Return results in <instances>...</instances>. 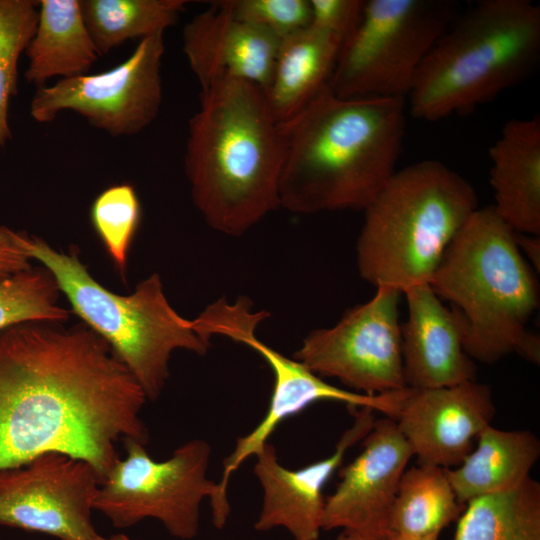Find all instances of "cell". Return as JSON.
<instances>
[{
    "label": "cell",
    "instance_id": "6da1fadb",
    "mask_svg": "<svg viewBox=\"0 0 540 540\" xmlns=\"http://www.w3.org/2000/svg\"><path fill=\"white\" fill-rule=\"evenodd\" d=\"M147 397L109 344L84 323L24 322L0 331V471L46 452L94 467L101 483L117 444L149 440Z\"/></svg>",
    "mask_w": 540,
    "mask_h": 540
},
{
    "label": "cell",
    "instance_id": "7a4b0ae2",
    "mask_svg": "<svg viewBox=\"0 0 540 540\" xmlns=\"http://www.w3.org/2000/svg\"><path fill=\"white\" fill-rule=\"evenodd\" d=\"M405 106L404 98H341L327 85L278 123L280 206L297 214L364 210L396 171Z\"/></svg>",
    "mask_w": 540,
    "mask_h": 540
},
{
    "label": "cell",
    "instance_id": "3957f363",
    "mask_svg": "<svg viewBox=\"0 0 540 540\" xmlns=\"http://www.w3.org/2000/svg\"><path fill=\"white\" fill-rule=\"evenodd\" d=\"M283 148L263 91L238 79L202 89L189 121L185 172L206 223L230 236L280 208Z\"/></svg>",
    "mask_w": 540,
    "mask_h": 540
},
{
    "label": "cell",
    "instance_id": "277c9868",
    "mask_svg": "<svg viewBox=\"0 0 540 540\" xmlns=\"http://www.w3.org/2000/svg\"><path fill=\"white\" fill-rule=\"evenodd\" d=\"M429 285L451 304L462 345L475 362L516 353L539 364L540 340L526 325L539 306V285L516 232L493 205L478 208L444 251Z\"/></svg>",
    "mask_w": 540,
    "mask_h": 540
},
{
    "label": "cell",
    "instance_id": "5b68a950",
    "mask_svg": "<svg viewBox=\"0 0 540 540\" xmlns=\"http://www.w3.org/2000/svg\"><path fill=\"white\" fill-rule=\"evenodd\" d=\"M540 58V8L481 0L459 14L419 67L406 97L413 117L471 111L530 75Z\"/></svg>",
    "mask_w": 540,
    "mask_h": 540
},
{
    "label": "cell",
    "instance_id": "8992f818",
    "mask_svg": "<svg viewBox=\"0 0 540 540\" xmlns=\"http://www.w3.org/2000/svg\"><path fill=\"white\" fill-rule=\"evenodd\" d=\"M476 209L472 185L441 161L396 170L364 209L356 245L361 278L401 292L429 283L447 246Z\"/></svg>",
    "mask_w": 540,
    "mask_h": 540
},
{
    "label": "cell",
    "instance_id": "52a82bcc",
    "mask_svg": "<svg viewBox=\"0 0 540 540\" xmlns=\"http://www.w3.org/2000/svg\"><path fill=\"white\" fill-rule=\"evenodd\" d=\"M13 239L30 260L39 261L54 277L71 310L111 347L143 389L155 401L169 377L174 350L204 355L210 342L194 330L168 302L157 273L119 295L97 282L78 252H58L43 239L14 231Z\"/></svg>",
    "mask_w": 540,
    "mask_h": 540
},
{
    "label": "cell",
    "instance_id": "ba28073f",
    "mask_svg": "<svg viewBox=\"0 0 540 540\" xmlns=\"http://www.w3.org/2000/svg\"><path fill=\"white\" fill-rule=\"evenodd\" d=\"M126 456L119 458L100 484L94 510L116 528H128L146 518L160 521L178 539L197 536L200 506L209 498L212 522L222 529L231 512L218 483L207 477L211 447L193 439L179 446L170 458L154 460L145 445L124 443Z\"/></svg>",
    "mask_w": 540,
    "mask_h": 540
},
{
    "label": "cell",
    "instance_id": "9c48e42d",
    "mask_svg": "<svg viewBox=\"0 0 540 540\" xmlns=\"http://www.w3.org/2000/svg\"><path fill=\"white\" fill-rule=\"evenodd\" d=\"M452 0H368L343 43L328 87L338 97H406L439 37L459 15Z\"/></svg>",
    "mask_w": 540,
    "mask_h": 540
},
{
    "label": "cell",
    "instance_id": "30bf717a",
    "mask_svg": "<svg viewBox=\"0 0 540 540\" xmlns=\"http://www.w3.org/2000/svg\"><path fill=\"white\" fill-rule=\"evenodd\" d=\"M252 302L240 297L234 303L225 299L209 305L193 320L196 332L205 340L221 335L242 343L257 352L272 370L274 383L267 412L248 434L236 440L233 451L223 462L218 483L220 494L227 498L229 479L242 463L268 442V438L285 419L296 415L318 401H336L357 409L368 407L394 419L407 387L383 394H365L331 385L296 359H291L260 341L258 324L269 316L266 311H252Z\"/></svg>",
    "mask_w": 540,
    "mask_h": 540
},
{
    "label": "cell",
    "instance_id": "8fae6325",
    "mask_svg": "<svg viewBox=\"0 0 540 540\" xmlns=\"http://www.w3.org/2000/svg\"><path fill=\"white\" fill-rule=\"evenodd\" d=\"M402 294L391 286L376 287L370 300L348 309L334 326L311 331L294 359L355 392L373 395L406 388L399 322Z\"/></svg>",
    "mask_w": 540,
    "mask_h": 540
},
{
    "label": "cell",
    "instance_id": "7c38bea8",
    "mask_svg": "<svg viewBox=\"0 0 540 540\" xmlns=\"http://www.w3.org/2000/svg\"><path fill=\"white\" fill-rule=\"evenodd\" d=\"M163 34L140 40L127 59L105 72L63 78L37 88L30 103L32 118L48 123L70 110L113 137L141 132L160 110Z\"/></svg>",
    "mask_w": 540,
    "mask_h": 540
},
{
    "label": "cell",
    "instance_id": "4fadbf2b",
    "mask_svg": "<svg viewBox=\"0 0 540 540\" xmlns=\"http://www.w3.org/2000/svg\"><path fill=\"white\" fill-rule=\"evenodd\" d=\"M101 478L88 462L46 452L0 471V525L58 540H106L92 522Z\"/></svg>",
    "mask_w": 540,
    "mask_h": 540
},
{
    "label": "cell",
    "instance_id": "5bb4252c",
    "mask_svg": "<svg viewBox=\"0 0 540 540\" xmlns=\"http://www.w3.org/2000/svg\"><path fill=\"white\" fill-rule=\"evenodd\" d=\"M362 451L343 467L335 491L325 498L323 530L342 528L362 540H383L400 479L413 452L388 417L375 419Z\"/></svg>",
    "mask_w": 540,
    "mask_h": 540
},
{
    "label": "cell",
    "instance_id": "9a60e30c",
    "mask_svg": "<svg viewBox=\"0 0 540 540\" xmlns=\"http://www.w3.org/2000/svg\"><path fill=\"white\" fill-rule=\"evenodd\" d=\"M495 414L491 390L476 380L416 389L406 394L393 419L421 465H460Z\"/></svg>",
    "mask_w": 540,
    "mask_h": 540
},
{
    "label": "cell",
    "instance_id": "2e32d148",
    "mask_svg": "<svg viewBox=\"0 0 540 540\" xmlns=\"http://www.w3.org/2000/svg\"><path fill=\"white\" fill-rule=\"evenodd\" d=\"M371 408H359L354 421L328 457L300 469L284 467L269 442L255 454L254 474L262 491V507L254 524L257 531L282 527L294 540H317L325 507L323 489L342 464L346 452L371 430L375 418Z\"/></svg>",
    "mask_w": 540,
    "mask_h": 540
},
{
    "label": "cell",
    "instance_id": "e0dca14e",
    "mask_svg": "<svg viewBox=\"0 0 540 540\" xmlns=\"http://www.w3.org/2000/svg\"><path fill=\"white\" fill-rule=\"evenodd\" d=\"M280 39L236 17L220 1L183 29V52L202 89L230 78L267 87Z\"/></svg>",
    "mask_w": 540,
    "mask_h": 540
},
{
    "label": "cell",
    "instance_id": "ac0fdd59",
    "mask_svg": "<svg viewBox=\"0 0 540 540\" xmlns=\"http://www.w3.org/2000/svg\"><path fill=\"white\" fill-rule=\"evenodd\" d=\"M408 318L401 324L403 374L407 387L424 389L475 380V362L462 345L459 322L429 283L402 292Z\"/></svg>",
    "mask_w": 540,
    "mask_h": 540
},
{
    "label": "cell",
    "instance_id": "d6986e66",
    "mask_svg": "<svg viewBox=\"0 0 540 540\" xmlns=\"http://www.w3.org/2000/svg\"><path fill=\"white\" fill-rule=\"evenodd\" d=\"M497 214L512 230L540 236V117L511 119L489 149Z\"/></svg>",
    "mask_w": 540,
    "mask_h": 540
},
{
    "label": "cell",
    "instance_id": "ffe728a7",
    "mask_svg": "<svg viewBox=\"0 0 540 540\" xmlns=\"http://www.w3.org/2000/svg\"><path fill=\"white\" fill-rule=\"evenodd\" d=\"M343 43L339 36L312 25L280 40L263 91L278 123L296 115L328 85Z\"/></svg>",
    "mask_w": 540,
    "mask_h": 540
},
{
    "label": "cell",
    "instance_id": "44dd1931",
    "mask_svg": "<svg viewBox=\"0 0 540 540\" xmlns=\"http://www.w3.org/2000/svg\"><path fill=\"white\" fill-rule=\"evenodd\" d=\"M25 80L37 88L53 77L87 74L100 56L84 23L79 0H40L35 31L25 48Z\"/></svg>",
    "mask_w": 540,
    "mask_h": 540
},
{
    "label": "cell",
    "instance_id": "7402d4cb",
    "mask_svg": "<svg viewBox=\"0 0 540 540\" xmlns=\"http://www.w3.org/2000/svg\"><path fill=\"white\" fill-rule=\"evenodd\" d=\"M540 456V441L529 430L487 426L472 451L455 469H446L458 501L516 487L530 477Z\"/></svg>",
    "mask_w": 540,
    "mask_h": 540
},
{
    "label": "cell",
    "instance_id": "603a6c76",
    "mask_svg": "<svg viewBox=\"0 0 540 540\" xmlns=\"http://www.w3.org/2000/svg\"><path fill=\"white\" fill-rule=\"evenodd\" d=\"M464 510L446 469L421 465L404 471L389 517V534L422 538L440 534Z\"/></svg>",
    "mask_w": 540,
    "mask_h": 540
},
{
    "label": "cell",
    "instance_id": "cb8c5ba5",
    "mask_svg": "<svg viewBox=\"0 0 540 540\" xmlns=\"http://www.w3.org/2000/svg\"><path fill=\"white\" fill-rule=\"evenodd\" d=\"M466 505L454 540H540V484L531 477Z\"/></svg>",
    "mask_w": 540,
    "mask_h": 540
},
{
    "label": "cell",
    "instance_id": "d4e9b609",
    "mask_svg": "<svg viewBox=\"0 0 540 540\" xmlns=\"http://www.w3.org/2000/svg\"><path fill=\"white\" fill-rule=\"evenodd\" d=\"M185 0H79L84 23L99 55L130 39H144L174 25Z\"/></svg>",
    "mask_w": 540,
    "mask_h": 540
},
{
    "label": "cell",
    "instance_id": "484cf974",
    "mask_svg": "<svg viewBox=\"0 0 540 540\" xmlns=\"http://www.w3.org/2000/svg\"><path fill=\"white\" fill-rule=\"evenodd\" d=\"M60 293L44 266L1 279L0 331L24 322H66L71 311L59 305Z\"/></svg>",
    "mask_w": 540,
    "mask_h": 540
},
{
    "label": "cell",
    "instance_id": "4316f807",
    "mask_svg": "<svg viewBox=\"0 0 540 540\" xmlns=\"http://www.w3.org/2000/svg\"><path fill=\"white\" fill-rule=\"evenodd\" d=\"M38 1L0 0V150L11 139L8 109L17 93L18 63L37 24Z\"/></svg>",
    "mask_w": 540,
    "mask_h": 540
},
{
    "label": "cell",
    "instance_id": "83f0119b",
    "mask_svg": "<svg viewBox=\"0 0 540 540\" xmlns=\"http://www.w3.org/2000/svg\"><path fill=\"white\" fill-rule=\"evenodd\" d=\"M90 220L125 281L128 252L141 220V204L134 187L124 183L103 190L91 205Z\"/></svg>",
    "mask_w": 540,
    "mask_h": 540
},
{
    "label": "cell",
    "instance_id": "f1b7e54d",
    "mask_svg": "<svg viewBox=\"0 0 540 540\" xmlns=\"http://www.w3.org/2000/svg\"><path fill=\"white\" fill-rule=\"evenodd\" d=\"M236 17L280 40L310 25L309 0H220Z\"/></svg>",
    "mask_w": 540,
    "mask_h": 540
},
{
    "label": "cell",
    "instance_id": "f546056e",
    "mask_svg": "<svg viewBox=\"0 0 540 540\" xmlns=\"http://www.w3.org/2000/svg\"><path fill=\"white\" fill-rule=\"evenodd\" d=\"M310 25L345 40L357 27L363 13V0H309Z\"/></svg>",
    "mask_w": 540,
    "mask_h": 540
},
{
    "label": "cell",
    "instance_id": "4dcf8cb0",
    "mask_svg": "<svg viewBox=\"0 0 540 540\" xmlns=\"http://www.w3.org/2000/svg\"><path fill=\"white\" fill-rule=\"evenodd\" d=\"M30 261L15 243L13 230L0 225V280L31 268Z\"/></svg>",
    "mask_w": 540,
    "mask_h": 540
},
{
    "label": "cell",
    "instance_id": "1f68e13d",
    "mask_svg": "<svg viewBox=\"0 0 540 540\" xmlns=\"http://www.w3.org/2000/svg\"><path fill=\"white\" fill-rule=\"evenodd\" d=\"M516 243L521 253H525L533 268L540 269V237L516 232Z\"/></svg>",
    "mask_w": 540,
    "mask_h": 540
},
{
    "label": "cell",
    "instance_id": "d6a6232c",
    "mask_svg": "<svg viewBox=\"0 0 540 540\" xmlns=\"http://www.w3.org/2000/svg\"><path fill=\"white\" fill-rule=\"evenodd\" d=\"M439 534L430 535L422 538H406L401 536H396L388 534L383 540H438Z\"/></svg>",
    "mask_w": 540,
    "mask_h": 540
},
{
    "label": "cell",
    "instance_id": "836d02e7",
    "mask_svg": "<svg viewBox=\"0 0 540 540\" xmlns=\"http://www.w3.org/2000/svg\"><path fill=\"white\" fill-rule=\"evenodd\" d=\"M336 540H362L360 537L353 533L343 531Z\"/></svg>",
    "mask_w": 540,
    "mask_h": 540
},
{
    "label": "cell",
    "instance_id": "e575fe53",
    "mask_svg": "<svg viewBox=\"0 0 540 540\" xmlns=\"http://www.w3.org/2000/svg\"><path fill=\"white\" fill-rule=\"evenodd\" d=\"M106 540H133V539H131L125 534L119 533V534H114L110 536L109 538H106Z\"/></svg>",
    "mask_w": 540,
    "mask_h": 540
}]
</instances>
